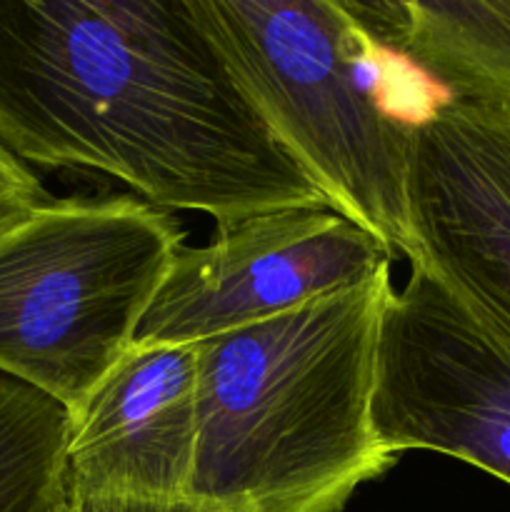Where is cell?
<instances>
[{
  "mask_svg": "<svg viewBox=\"0 0 510 512\" xmlns=\"http://www.w3.org/2000/svg\"><path fill=\"white\" fill-rule=\"evenodd\" d=\"M195 345L138 348L73 415L63 512H200Z\"/></svg>",
  "mask_w": 510,
  "mask_h": 512,
  "instance_id": "52a82bcc",
  "label": "cell"
},
{
  "mask_svg": "<svg viewBox=\"0 0 510 512\" xmlns=\"http://www.w3.org/2000/svg\"><path fill=\"white\" fill-rule=\"evenodd\" d=\"M393 253L328 205L215 223L180 243L135 333L138 348L198 345L390 273Z\"/></svg>",
  "mask_w": 510,
  "mask_h": 512,
  "instance_id": "5b68a950",
  "label": "cell"
},
{
  "mask_svg": "<svg viewBox=\"0 0 510 512\" xmlns=\"http://www.w3.org/2000/svg\"><path fill=\"white\" fill-rule=\"evenodd\" d=\"M55 512H63V510H55Z\"/></svg>",
  "mask_w": 510,
  "mask_h": 512,
  "instance_id": "7c38bea8",
  "label": "cell"
},
{
  "mask_svg": "<svg viewBox=\"0 0 510 512\" xmlns=\"http://www.w3.org/2000/svg\"><path fill=\"white\" fill-rule=\"evenodd\" d=\"M408 205L420 260L510 350V110L450 98L413 123Z\"/></svg>",
  "mask_w": 510,
  "mask_h": 512,
  "instance_id": "ba28073f",
  "label": "cell"
},
{
  "mask_svg": "<svg viewBox=\"0 0 510 512\" xmlns=\"http://www.w3.org/2000/svg\"><path fill=\"white\" fill-rule=\"evenodd\" d=\"M235 85L330 210L420 263L408 205L413 125L365 83L368 40L333 0H190Z\"/></svg>",
  "mask_w": 510,
  "mask_h": 512,
  "instance_id": "3957f363",
  "label": "cell"
},
{
  "mask_svg": "<svg viewBox=\"0 0 510 512\" xmlns=\"http://www.w3.org/2000/svg\"><path fill=\"white\" fill-rule=\"evenodd\" d=\"M345 5L368 38L413 60L453 100L510 110V0Z\"/></svg>",
  "mask_w": 510,
  "mask_h": 512,
  "instance_id": "9c48e42d",
  "label": "cell"
},
{
  "mask_svg": "<svg viewBox=\"0 0 510 512\" xmlns=\"http://www.w3.org/2000/svg\"><path fill=\"white\" fill-rule=\"evenodd\" d=\"M390 273L195 345L200 512H343L398 455L375 433Z\"/></svg>",
  "mask_w": 510,
  "mask_h": 512,
  "instance_id": "7a4b0ae2",
  "label": "cell"
},
{
  "mask_svg": "<svg viewBox=\"0 0 510 512\" xmlns=\"http://www.w3.org/2000/svg\"><path fill=\"white\" fill-rule=\"evenodd\" d=\"M183 238L130 195L35 210L0 238V373L78 415L133 350Z\"/></svg>",
  "mask_w": 510,
  "mask_h": 512,
  "instance_id": "277c9868",
  "label": "cell"
},
{
  "mask_svg": "<svg viewBox=\"0 0 510 512\" xmlns=\"http://www.w3.org/2000/svg\"><path fill=\"white\" fill-rule=\"evenodd\" d=\"M0 143L215 223L328 205L245 100L190 0H0Z\"/></svg>",
  "mask_w": 510,
  "mask_h": 512,
  "instance_id": "6da1fadb",
  "label": "cell"
},
{
  "mask_svg": "<svg viewBox=\"0 0 510 512\" xmlns=\"http://www.w3.org/2000/svg\"><path fill=\"white\" fill-rule=\"evenodd\" d=\"M373 423L398 458L433 450L510 485V350L425 260L380 318Z\"/></svg>",
  "mask_w": 510,
  "mask_h": 512,
  "instance_id": "8992f818",
  "label": "cell"
},
{
  "mask_svg": "<svg viewBox=\"0 0 510 512\" xmlns=\"http://www.w3.org/2000/svg\"><path fill=\"white\" fill-rule=\"evenodd\" d=\"M50 200L33 170L0 143V238Z\"/></svg>",
  "mask_w": 510,
  "mask_h": 512,
  "instance_id": "8fae6325",
  "label": "cell"
},
{
  "mask_svg": "<svg viewBox=\"0 0 510 512\" xmlns=\"http://www.w3.org/2000/svg\"><path fill=\"white\" fill-rule=\"evenodd\" d=\"M68 438L63 405L0 373V512L60 510Z\"/></svg>",
  "mask_w": 510,
  "mask_h": 512,
  "instance_id": "30bf717a",
  "label": "cell"
}]
</instances>
